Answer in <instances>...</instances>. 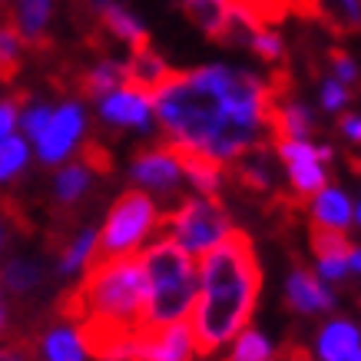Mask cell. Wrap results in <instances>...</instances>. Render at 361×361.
<instances>
[{"label":"cell","instance_id":"cell-4","mask_svg":"<svg viewBox=\"0 0 361 361\" xmlns=\"http://www.w3.org/2000/svg\"><path fill=\"white\" fill-rule=\"evenodd\" d=\"M163 226V212L146 189H126L113 199L103 226L97 229V259H120V255H140L156 229Z\"/></svg>","mask_w":361,"mask_h":361},{"label":"cell","instance_id":"cell-11","mask_svg":"<svg viewBox=\"0 0 361 361\" xmlns=\"http://www.w3.org/2000/svg\"><path fill=\"white\" fill-rule=\"evenodd\" d=\"M123 83H126V66H123V60H116V56H99L97 63L83 66V70H73L66 90L73 87V93H77L80 99L99 106V103L110 97V93H116Z\"/></svg>","mask_w":361,"mask_h":361},{"label":"cell","instance_id":"cell-10","mask_svg":"<svg viewBox=\"0 0 361 361\" xmlns=\"http://www.w3.org/2000/svg\"><path fill=\"white\" fill-rule=\"evenodd\" d=\"M83 13H87L90 27H99L110 40H120L130 50L153 44L149 30L142 27L140 17L133 11H126L123 4H116V0H83Z\"/></svg>","mask_w":361,"mask_h":361},{"label":"cell","instance_id":"cell-20","mask_svg":"<svg viewBox=\"0 0 361 361\" xmlns=\"http://www.w3.org/2000/svg\"><path fill=\"white\" fill-rule=\"evenodd\" d=\"M308 212H312V222H315V226H325V229L348 232V226L355 222V206H351V199L335 186L322 189V192L308 202Z\"/></svg>","mask_w":361,"mask_h":361},{"label":"cell","instance_id":"cell-25","mask_svg":"<svg viewBox=\"0 0 361 361\" xmlns=\"http://www.w3.org/2000/svg\"><path fill=\"white\" fill-rule=\"evenodd\" d=\"M40 282H44V269L33 259H11L0 269V288H7L13 295H27Z\"/></svg>","mask_w":361,"mask_h":361},{"label":"cell","instance_id":"cell-22","mask_svg":"<svg viewBox=\"0 0 361 361\" xmlns=\"http://www.w3.org/2000/svg\"><path fill=\"white\" fill-rule=\"evenodd\" d=\"M23 54H27V44H23L20 30L13 27L11 11H0V83L4 87H13L20 80Z\"/></svg>","mask_w":361,"mask_h":361},{"label":"cell","instance_id":"cell-13","mask_svg":"<svg viewBox=\"0 0 361 361\" xmlns=\"http://www.w3.org/2000/svg\"><path fill=\"white\" fill-rule=\"evenodd\" d=\"M149 113H153V103L149 97H142L136 90L130 87H120L116 93L99 103V120L113 126V130H140V133H149L153 130V120H149Z\"/></svg>","mask_w":361,"mask_h":361},{"label":"cell","instance_id":"cell-15","mask_svg":"<svg viewBox=\"0 0 361 361\" xmlns=\"http://www.w3.org/2000/svg\"><path fill=\"white\" fill-rule=\"evenodd\" d=\"M123 66H126V83L123 87L136 90V93H142V97H149V99H153V93L163 87L166 80L173 77V66L166 63V56L153 44L130 50Z\"/></svg>","mask_w":361,"mask_h":361},{"label":"cell","instance_id":"cell-40","mask_svg":"<svg viewBox=\"0 0 361 361\" xmlns=\"http://www.w3.org/2000/svg\"><path fill=\"white\" fill-rule=\"evenodd\" d=\"M351 361H361V351H358V355H355V358H351Z\"/></svg>","mask_w":361,"mask_h":361},{"label":"cell","instance_id":"cell-14","mask_svg":"<svg viewBox=\"0 0 361 361\" xmlns=\"http://www.w3.org/2000/svg\"><path fill=\"white\" fill-rule=\"evenodd\" d=\"M285 302L298 315H315V312H329L335 305V295H331L329 282L318 279L315 269L295 265L292 275H288V282H285Z\"/></svg>","mask_w":361,"mask_h":361},{"label":"cell","instance_id":"cell-26","mask_svg":"<svg viewBox=\"0 0 361 361\" xmlns=\"http://www.w3.org/2000/svg\"><path fill=\"white\" fill-rule=\"evenodd\" d=\"M308 245L315 252V262L318 259H348V252L355 249V242L348 239V232L338 229H325V226H315L308 229Z\"/></svg>","mask_w":361,"mask_h":361},{"label":"cell","instance_id":"cell-24","mask_svg":"<svg viewBox=\"0 0 361 361\" xmlns=\"http://www.w3.org/2000/svg\"><path fill=\"white\" fill-rule=\"evenodd\" d=\"M90 183H93V169H90L83 159L77 163H66L54 179V196L60 206H77L80 199L90 192Z\"/></svg>","mask_w":361,"mask_h":361},{"label":"cell","instance_id":"cell-33","mask_svg":"<svg viewBox=\"0 0 361 361\" xmlns=\"http://www.w3.org/2000/svg\"><path fill=\"white\" fill-rule=\"evenodd\" d=\"M329 63H331V77L338 80L341 87H358V66H355V60H351V54H345L341 47H331L329 50Z\"/></svg>","mask_w":361,"mask_h":361},{"label":"cell","instance_id":"cell-28","mask_svg":"<svg viewBox=\"0 0 361 361\" xmlns=\"http://www.w3.org/2000/svg\"><path fill=\"white\" fill-rule=\"evenodd\" d=\"M27 159H30V149H27V140L20 136H7L0 140V186L11 183L27 169Z\"/></svg>","mask_w":361,"mask_h":361},{"label":"cell","instance_id":"cell-27","mask_svg":"<svg viewBox=\"0 0 361 361\" xmlns=\"http://www.w3.org/2000/svg\"><path fill=\"white\" fill-rule=\"evenodd\" d=\"M222 361H275V348L259 329H245L235 335L229 355Z\"/></svg>","mask_w":361,"mask_h":361},{"label":"cell","instance_id":"cell-35","mask_svg":"<svg viewBox=\"0 0 361 361\" xmlns=\"http://www.w3.org/2000/svg\"><path fill=\"white\" fill-rule=\"evenodd\" d=\"M338 130L345 133V136H348L355 146H361V116H358V113H341Z\"/></svg>","mask_w":361,"mask_h":361},{"label":"cell","instance_id":"cell-38","mask_svg":"<svg viewBox=\"0 0 361 361\" xmlns=\"http://www.w3.org/2000/svg\"><path fill=\"white\" fill-rule=\"evenodd\" d=\"M4 325H7V312H4V298H0V331H4Z\"/></svg>","mask_w":361,"mask_h":361},{"label":"cell","instance_id":"cell-18","mask_svg":"<svg viewBox=\"0 0 361 361\" xmlns=\"http://www.w3.org/2000/svg\"><path fill=\"white\" fill-rule=\"evenodd\" d=\"M361 351V329L348 318H331L315 338L318 361H351Z\"/></svg>","mask_w":361,"mask_h":361},{"label":"cell","instance_id":"cell-16","mask_svg":"<svg viewBox=\"0 0 361 361\" xmlns=\"http://www.w3.org/2000/svg\"><path fill=\"white\" fill-rule=\"evenodd\" d=\"M183 17L212 44H232V0H179Z\"/></svg>","mask_w":361,"mask_h":361},{"label":"cell","instance_id":"cell-32","mask_svg":"<svg viewBox=\"0 0 361 361\" xmlns=\"http://www.w3.org/2000/svg\"><path fill=\"white\" fill-rule=\"evenodd\" d=\"M77 159H83V163L93 169V173H113V156L110 149L103 146L99 140H93V136H83V142H80V156Z\"/></svg>","mask_w":361,"mask_h":361},{"label":"cell","instance_id":"cell-42","mask_svg":"<svg viewBox=\"0 0 361 361\" xmlns=\"http://www.w3.org/2000/svg\"><path fill=\"white\" fill-rule=\"evenodd\" d=\"M0 4H4V0H0Z\"/></svg>","mask_w":361,"mask_h":361},{"label":"cell","instance_id":"cell-12","mask_svg":"<svg viewBox=\"0 0 361 361\" xmlns=\"http://www.w3.org/2000/svg\"><path fill=\"white\" fill-rule=\"evenodd\" d=\"M163 146L173 153V159L183 169V179H189V186L196 189L199 196H219L222 186H226V166L219 159L199 153L192 146H183V142L163 140Z\"/></svg>","mask_w":361,"mask_h":361},{"label":"cell","instance_id":"cell-23","mask_svg":"<svg viewBox=\"0 0 361 361\" xmlns=\"http://www.w3.org/2000/svg\"><path fill=\"white\" fill-rule=\"evenodd\" d=\"M97 255V229H80L60 245L56 255V272L60 275H80L87 272Z\"/></svg>","mask_w":361,"mask_h":361},{"label":"cell","instance_id":"cell-31","mask_svg":"<svg viewBox=\"0 0 361 361\" xmlns=\"http://www.w3.org/2000/svg\"><path fill=\"white\" fill-rule=\"evenodd\" d=\"M30 93L27 90H17V93H11V97L0 99V140H7V136H13V130H17V123H20V103H30Z\"/></svg>","mask_w":361,"mask_h":361},{"label":"cell","instance_id":"cell-30","mask_svg":"<svg viewBox=\"0 0 361 361\" xmlns=\"http://www.w3.org/2000/svg\"><path fill=\"white\" fill-rule=\"evenodd\" d=\"M50 120H54V110H50V103H40V99H30V106L20 113V126L23 133H27V140H40L44 136V130L50 126Z\"/></svg>","mask_w":361,"mask_h":361},{"label":"cell","instance_id":"cell-1","mask_svg":"<svg viewBox=\"0 0 361 361\" xmlns=\"http://www.w3.org/2000/svg\"><path fill=\"white\" fill-rule=\"evenodd\" d=\"M149 103L163 126V140L192 146L222 166L262 149L269 140L272 97L265 80L249 70L222 63L173 70Z\"/></svg>","mask_w":361,"mask_h":361},{"label":"cell","instance_id":"cell-5","mask_svg":"<svg viewBox=\"0 0 361 361\" xmlns=\"http://www.w3.org/2000/svg\"><path fill=\"white\" fill-rule=\"evenodd\" d=\"M163 235L186 249L192 259H202L212 252L235 226H232L229 209L222 206L219 196H186L179 199L169 212H163Z\"/></svg>","mask_w":361,"mask_h":361},{"label":"cell","instance_id":"cell-37","mask_svg":"<svg viewBox=\"0 0 361 361\" xmlns=\"http://www.w3.org/2000/svg\"><path fill=\"white\" fill-rule=\"evenodd\" d=\"M348 272L361 275V245H355V249L348 252Z\"/></svg>","mask_w":361,"mask_h":361},{"label":"cell","instance_id":"cell-21","mask_svg":"<svg viewBox=\"0 0 361 361\" xmlns=\"http://www.w3.org/2000/svg\"><path fill=\"white\" fill-rule=\"evenodd\" d=\"M90 348L83 341V331L70 325H56L40 338V361H87Z\"/></svg>","mask_w":361,"mask_h":361},{"label":"cell","instance_id":"cell-17","mask_svg":"<svg viewBox=\"0 0 361 361\" xmlns=\"http://www.w3.org/2000/svg\"><path fill=\"white\" fill-rule=\"evenodd\" d=\"M50 13H54V0H17V4L11 7L13 27L20 30L27 50L37 54V56H47L50 54V47H54L50 33H47Z\"/></svg>","mask_w":361,"mask_h":361},{"label":"cell","instance_id":"cell-41","mask_svg":"<svg viewBox=\"0 0 361 361\" xmlns=\"http://www.w3.org/2000/svg\"><path fill=\"white\" fill-rule=\"evenodd\" d=\"M0 245H4V229H0Z\"/></svg>","mask_w":361,"mask_h":361},{"label":"cell","instance_id":"cell-3","mask_svg":"<svg viewBox=\"0 0 361 361\" xmlns=\"http://www.w3.org/2000/svg\"><path fill=\"white\" fill-rule=\"evenodd\" d=\"M140 259L146 272V329L189 322L199 298V262L169 235L153 239Z\"/></svg>","mask_w":361,"mask_h":361},{"label":"cell","instance_id":"cell-36","mask_svg":"<svg viewBox=\"0 0 361 361\" xmlns=\"http://www.w3.org/2000/svg\"><path fill=\"white\" fill-rule=\"evenodd\" d=\"M0 361H33V358H30V351H27V348L7 345V348H0Z\"/></svg>","mask_w":361,"mask_h":361},{"label":"cell","instance_id":"cell-34","mask_svg":"<svg viewBox=\"0 0 361 361\" xmlns=\"http://www.w3.org/2000/svg\"><path fill=\"white\" fill-rule=\"evenodd\" d=\"M318 99H322V106H325L329 113H338V110H345V106H348L351 93H348V87H341L335 77H329V80H322Z\"/></svg>","mask_w":361,"mask_h":361},{"label":"cell","instance_id":"cell-8","mask_svg":"<svg viewBox=\"0 0 361 361\" xmlns=\"http://www.w3.org/2000/svg\"><path fill=\"white\" fill-rule=\"evenodd\" d=\"M83 130H87V113L77 99H66L63 106L54 113L50 126L44 130V136L37 140V156L44 166H60L66 156L83 142Z\"/></svg>","mask_w":361,"mask_h":361},{"label":"cell","instance_id":"cell-39","mask_svg":"<svg viewBox=\"0 0 361 361\" xmlns=\"http://www.w3.org/2000/svg\"><path fill=\"white\" fill-rule=\"evenodd\" d=\"M355 222H358V226H361V202H358V206H355Z\"/></svg>","mask_w":361,"mask_h":361},{"label":"cell","instance_id":"cell-2","mask_svg":"<svg viewBox=\"0 0 361 361\" xmlns=\"http://www.w3.org/2000/svg\"><path fill=\"white\" fill-rule=\"evenodd\" d=\"M262 292V265L249 232L232 229L212 252L199 259V298L189 315L202 355L232 345L249 329Z\"/></svg>","mask_w":361,"mask_h":361},{"label":"cell","instance_id":"cell-6","mask_svg":"<svg viewBox=\"0 0 361 361\" xmlns=\"http://www.w3.org/2000/svg\"><path fill=\"white\" fill-rule=\"evenodd\" d=\"M275 156L282 159L285 173H288V183H292V199L298 206H305L312 199L329 186V173H325V163L318 156V146L308 140H282L272 142Z\"/></svg>","mask_w":361,"mask_h":361},{"label":"cell","instance_id":"cell-7","mask_svg":"<svg viewBox=\"0 0 361 361\" xmlns=\"http://www.w3.org/2000/svg\"><path fill=\"white\" fill-rule=\"evenodd\" d=\"M199 341L192 335L189 322H173V325H156V329H142L136 335L130 361H196Z\"/></svg>","mask_w":361,"mask_h":361},{"label":"cell","instance_id":"cell-19","mask_svg":"<svg viewBox=\"0 0 361 361\" xmlns=\"http://www.w3.org/2000/svg\"><path fill=\"white\" fill-rule=\"evenodd\" d=\"M226 173H232V179H235L242 189L255 192V196H262V192H272L275 189V169H272L269 153H265V146L262 149H252V153L239 156L235 163L226 166Z\"/></svg>","mask_w":361,"mask_h":361},{"label":"cell","instance_id":"cell-9","mask_svg":"<svg viewBox=\"0 0 361 361\" xmlns=\"http://www.w3.org/2000/svg\"><path fill=\"white\" fill-rule=\"evenodd\" d=\"M130 179L146 192H159V196H176V189L183 183V169L173 159V153L159 146H142L133 156Z\"/></svg>","mask_w":361,"mask_h":361},{"label":"cell","instance_id":"cell-29","mask_svg":"<svg viewBox=\"0 0 361 361\" xmlns=\"http://www.w3.org/2000/svg\"><path fill=\"white\" fill-rule=\"evenodd\" d=\"M245 47H249L259 60H265V63H272V66L285 63V40H282V33L275 30V27H262V30H255Z\"/></svg>","mask_w":361,"mask_h":361}]
</instances>
